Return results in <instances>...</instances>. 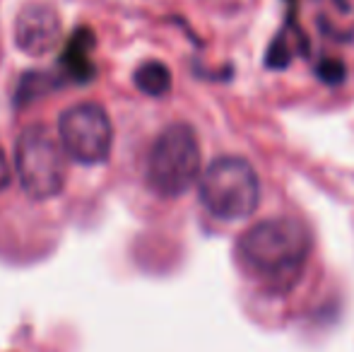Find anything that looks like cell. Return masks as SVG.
Wrapping results in <instances>:
<instances>
[{
  "instance_id": "6da1fadb",
  "label": "cell",
  "mask_w": 354,
  "mask_h": 352,
  "mask_svg": "<svg viewBox=\"0 0 354 352\" xmlns=\"http://www.w3.org/2000/svg\"><path fill=\"white\" fill-rule=\"evenodd\" d=\"M313 249V237L294 217H270L251 225L236 241L239 261L268 282H292L301 275Z\"/></svg>"
},
{
  "instance_id": "7a4b0ae2",
  "label": "cell",
  "mask_w": 354,
  "mask_h": 352,
  "mask_svg": "<svg viewBox=\"0 0 354 352\" xmlns=\"http://www.w3.org/2000/svg\"><path fill=\"white\" fill-rule=\"evenodd\" d=\"M201 203L212 217L224 222L246 220L258 210L261 181L251 162L236 155H224L210 162L198 183Z\"/></svg>"
},
{
  "instance_id": "3957f363",
  "label": "cell",
  "mask_w": 354,
  "mask_h": 352,
  "mask_svg": "<svg viewBox=\"0 0 354 352\" xmlns=\"http://www.w3.org/2000/svg\"><path fill=\"white\" fill-rule=\"evenodd\" d=\"M201 142L188 123H171L157 136L147 155V186L162 198H178L198 181Z\"/></svg>"
},
{
  "instance_id": "277c9868",
  "label": "cell",
  "mask_w": 354,
  "mask_h": 352,
  "mask_svg": "<svg viewBox=\"0 0 354 352\" xmlns=\"http://www.w3.org/2000/svg\"><path fill=\"white\" fill-rule=\"evenodd\" d=\"M15 169L32 201H48L66 186V152L46 126H29L15 142Z\"/></svg>"
},
{
  "instance_id": "5b68a950",
  "label": "cell",
  "mask_w": 354,
  "mask_h": 352,
  "mask_svg": "<svg viewBox=\"0 0 354 352\" xmlns=\"http://www.w3.org/2000/svg\"><path fill=\"white\" fill-rule=\"evenodd\" d=\"M61 145L84 167L104 165L111 155L113 126L106 109L97 102H82L63 109L58 116Z\"/></svg>"
},
{
  "instance_id": "8992f818",
  "label": "cell",
  "mask_w": 354,
  "mask_h": 352,
  "mask_svg": "<svg viewBox=\"0 0 354 352\" xmlns=\"http://www.w3.org/2000/svg\"><path fill=\"white\" fill-rule=\"evenodd\" d=\"M63 34L61 15L51 3L29 0L15 17V44L27 56H46L58 46Z\"/></svg>"
},
{
  "instance_id": "52a82bcc",
  "label": "cell",
  "mask_w": 354,
  "mask_h": 352,
  "mask_svg": "<svg viewBox=\"0 0 354 352\" xmlns=\"http://www.w3.org/2000/svg\"><path fill=\"white\" fill-rule=\"evenodd\" d=\"M94 44H97L94 32L87 27H80L66 41V48L61 53V68L68 80L77 82V85H87L97 77V66L92 61Z\"/></svg>"
},
{
  "instance_id": "ba28073f",
  "label": "cell",
  "mask_w": 354,
  "mask_h": 352,
  "mask_svg": "<svg viewBox=\"0 0 354 352\" xmlns=\"http://www.w3.org/2000/svg\"><path fill=\"white\" fill-rule=\"evenodd\" d=\"M63 80L53 77L51 73H41V71H29L19 77L17 92H15V106H29L37 99L51 94L53 89L61 87Z\"/></svg>"
},
{
  "instance_id": "9c48e42d",
  "label": "cell",
  "mask_w": 354,
  "mask_h": 352,
  "mask_svg": "<svg viewBox=\"0 0 354 352\" xmlns=\"http://www.w3.org/2000/svg\"><path fill=\"white\" fill-rule=\"evenodd\" d=\"M136 87L147 97H164L171 89V71L162 61H145L133 75Z\"/></svg>"
},
{
  "instance_id": "30bf717a",
  "label": "cell",
  "mask_w": 354,
  "mask_h": 352,
  "mask_svg": "<svg viewBox=\"0 0 354 352\" xmlns=\"http://www.w3.org/2000/svg\"><path fill=\"white\" fill-rule=\"evenodd\" d=\"M316 75L321 82H326L328 87H337L347 80V66L340 58H323L316 66Z\"/></svg>"
},
{
  "instance_id": "8fae6325",
  "label": "cell",
  "mask_w": 354,
  "mask_h": 352,
  "mask_svg": "<svg viewBox=\"0 0 354 352\" xmlns=\"http://www.w3.org/2000/svg\"><path fill=\"white\" fill-rule=\"evenodd\" d=\"M268 68H287L289 66V53H287V46H284V39H275L268 51Z\"/></svg>"
},
{
  "instance_id": "7c38bea8",
  "label": "cell",
  "mask_w": 354,
  "mask_h": 352,
  "mask_svg": "<svg viewBox=\"0 0 354 352\" xmlns=\"http://www.w3.org/2000/svg\"><path fill=\"white\" fill-rule=\"evenodd\" d=\"M10 162H8V157H5V152H3V147H0V191H5V188L10 186Z\"/></svg>"
}]
</instances>
